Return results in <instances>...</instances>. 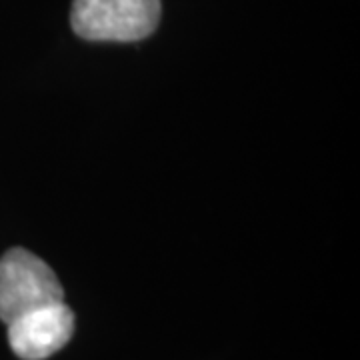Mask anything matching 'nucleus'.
Masks as SVG:
<instances>
[{
  "label": "nucleus",
  "mask_w": 360,
  "mask_h": 360,
  "mask_svg": "<svg viewBox=\"0 0 360 360\" xmlns=\"http://www.w3.org/2000/svg\"><path fill=\"white\" fill-rule=\"evenodd\" d=\"M160 0H72L70 26L90 42H136L160 22Z\"/></svg>",
  "instance_id": "obj_1"
},
{
  "label": "nucleus",
  "mask_w": 360,
  "mask_h": 360,
  "mask_svg": "<svg viewBox=\"0 0 360 360\" xmlns=\"http://www.w3.org/2000/svg\"><path fill=\"white\" fill-rule=\"evenodd\" d=\"M8 326V345L22 360H44L58 352L75 333V312L54 302L18 316Z\"/></svg>",
  "instance_id": "obj_3"
},
{
  "label": "nucleus",
  "mask_w": 360,
  "mask_h": 360,
  "mask_svg": "<svg viewBox=\"0 0 360 360\" xmlns=\"http://www.w3.org/2000/svg\"><path fill=\"white\" fill-rule=\"evenodd\" d=\"M65 300L54 270L26 248L14 246L0 258V321L11 324L40 307Z\"/></svg>",
  "instance_id": "obj_2"
}]
</instances>
